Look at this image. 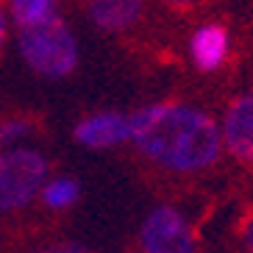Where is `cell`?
Here are the masks:
<instances>
[{"instance_id": "7c38bea8", "label": "cell", "mask_w": 253, "mask_h": 253, "mask_svg": "<svg viewBox=\"0 0 253 253\" xmlns=\"http://www.w3.org/2000/svg\"><path fill=\"white\" fill-rule=\"evenodd\" d=\"M39 253H86L81 245H53V248H45Z\"/></svg>"}, {"instance_id": "ba28073f", "label": "cell", "mask_w": 253, "mask_h": 253, "mask_svg": "<svg viewBox=\"0 0 253 253\" xmlns=\"http://www.w3.org/2000/svg\"><path fill=\"white\" fill-rule=\"evenodd\" d=\"M142 6H145V0H89L86 11L100 31L117 34V31L131 28L139 20Z\"/></svg>"}, {"instance_id": "9c48e42d", "label": "cell", "mask_w": 253, "mask_h": 253, "mask_svg": "<svg viewBox=\"0 0 253 253\" xmlns=\"http://www.w3.org/2000/svg\"><path fill=\"white\" fill-rule=\"evenodd\" d=\"M11 17L20 28L56 17V0H11Z\"/></svg>"}, {"instance_id": "9a60e30c", "label": "cell", "mask_w": 253, "mask_h": 253, "mask_svg": "<svg viewBox=\"0 0 253 253\" xmlns=\"http://www.w3.org/2000/svg\"><path fill=\"white\" fill-rule=\"evenodd\" d=\"M3 34H6V23H3V14H0V42H3Z\"/></svg>"}, {"instance_id": "7a4b0ae2", "label": "cell", "mask_w": 253, "mask_h": 253, "mask_svg": "<svg viewBox=\"0 0 253 253\" xmlns=\"http://www.w3.org/2000/svg\"><path fill=\"white\" fill-rule=\"evenodd\" d=\"M20 50L25 64L42 78H64L78 64L75 37L59 17L20 28Z\"/></svg>"}, {"instance_id": "3957f363", "label": "cell", "mask_w": 253, "mask_h": 253, "mask_svg": "<svg viewBox=\"0 0 253 253\" xmlns=\"http://www.w3.org/2000/svg\"><path fill=\"white\" fill-rule=\"evenodd\" d=\"M47 181V162L37 150L0 153V211L25 206Z\"/></svg>"}, {"instance_id": "5b68a950", "label": "cell", "mask_w": 253, "mask_h": 253, "mask_svg": "<svg viewBox=\"0 0 253 253\" xmlns=\"http://www.w3.org/2000/svg\"><path fill=\"white\" fill-rule=\"evenodd\" d=\"M223 145L239 162H253V92L231 100L223 114Z\"/></svg>"}, {"instance_id": "277c9868", "label": "cell", "mask_w": 253, "mask_h": 253, "mask_svg": "<svg viewBox=\"0 0 253 253\" xmlns=\"http://www.w3.org/2000/svg\"><path fill=\"white\" fill-rule=\"evenodd\" d=\"M139 245L142 253H195L192 231L172 206H159L145 217Z\"/></svg>"}, {"instance_id": "5bb4252c", "label": "cell", "mask_w": 253, "mask_h": 253, "mask_svg": "<svg viewBox=\"0 0 253 253\" xmlns=\"http://www.w3.org/2000/svg\"><path fill=\"white\" fill-rule=\"evenodd\" d=\"M245 239H248V251L253 253V223L248 225V237H245Z\"/></svg>"}, {"instance_id": "52a82bcc", "label": "cell", "mask_w": 253, "mask_h": 253, "mask_svg": "<svg viewBox=\"0 0 253 253\" xmlns=\"http://www.w3.org/2000/svg\"><path fill=\"white\" fill-rule=\"evenodd\" d=\"M189 56H192V64L203 73L223 67L225 56H228V34H225L223 25H201L189 39Z\"/></svg>"}, {"instance_id": "6da1fadb", "label": "cell", "mask_w": 253, "mask_h": 253, "mask_svg": "<svg viewBox=\"0 0 253 253\" xmlns=\"http://www.w3.org/2000/svg\"><path fill=\"white\" fill-rule=\"evenodd\" d=\"M128 139L172 172H198L223 150V131L201 109L153 103L128 114Z\"/></svg>"}, {"instance_id": "8fae6325", "label": "cell", "mask_w": 253, "mask_h": 253, "mask_svg": "<svg viewBox=\"0 0 253 253\" xmlns=\"http://www.w3.org/2000/svg\"><path fill=\"white\" fill-rule=\"evenodd\" d=\"M34 131L28 120H6V123H0V145H6V142H14V139H23Z\"/></svg>"}, {"instance_id": "8992f818", "label": "cell", "mask_w": 253, "mask_h": 253, "mask_svg": "<svg viewBox=\"0 0 253 253\" xmlns=\"http://www.w3.org/2000/svg\"><path fill=\"white\" fill-rule=\"evenodd\" d=\"M75 139L81 142L84 148H112L120 142L128 139V114L117 112H100L92 117L81 120L75 126Z\"/></svg>"}, {"instance_id": "30bf717a", "label": "cell", "mask_w": 253, "mask_h": 253, "mask_svg": "<svg viewBox=\"0 0 253 253\" xmlns=\"http://www.w3.org/2000/svg\"><path fill=\"white\" fill-rule=\"evenodd\" d=\"M42 201L50 209H67L78 201V184L73 178H53L42 186Z\"/></svg>"}, {"instance_id": "4fadbf2b", "label": "cell", "mask_w": 253, "mask_h": 253, "mask_svg": "<svg viewBox=\"0 0 253 253\" xmlns=\"http://www.w3.org/2000/svg\"><path fill=\"white\" fill-rule=\"evenodd\" d=\"M164 3H170V6H175V8H192V6H198V3H203V0H164Z\"/></svg>"}]
</instances>
